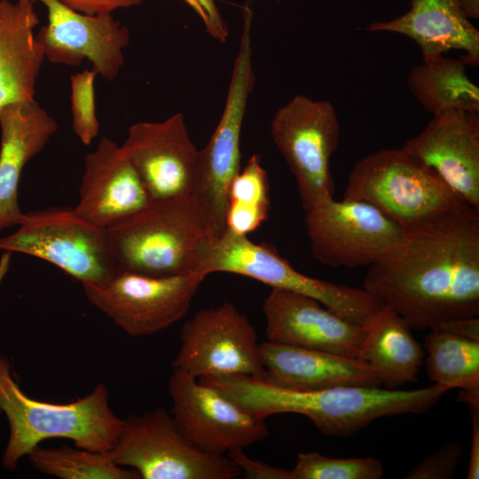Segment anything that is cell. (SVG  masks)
<instances>
[{"mask_svg":"<svg viewBox=\"0 0 479 479\" xmlns=\"http://www.w3.org/2000/svg\"><path fill=\"white\" fill-rule=\"evenodd\" d=\"M170 414L186 438L200 450L226 455L269 435L264 419L243 408L217 389L173 370L169 381Z\"/></svg>","mask_w":479,"mask_h":479,"instance_id":"14","label":"cell"},{"mask_svg":"<svg viewBox=\"0 0 479 479\" xmlns=\"http://www.w3.org/2000/svg\"><path fill=\"white\" fill-rule=\"evenodd\" d=\"M363 288L411 328L479 315V209L466 205L403 239L368 266Z\"/></svg>","mask_w":479,"mask_h":479,"instance_id":"1","label":"cell"},{"mask_svg":"<svg viewBox=\"0 0 479 479\" xmlns=\"http://www.w3.org/2000/svg\"><path fill=\"white\" fill-rule=\"evenodd\" d=\"M313 257L330 267L370 266L404 237L405 231L362 200L322 201L305 210Z\"/></svg>","mask_w":479,"mask_h":479,"instance_id":"13","label":"cell"},{"mask_svg":"<svg viewBox=\"0 0 479 479\" xmlns=\"http://www.w3.org/2000/svg\"><path fill=\"white\" fill-rule=\"evenodd\" d=\"M253 12L243 8V26L221 118L207 145L199 150L192 195L208 216L217 236L225 230L228 192L240 170V136L255 85L252 46Z\"/></svg>","mask_w":479,"mask_h":479,"instance_id":"8","label":"cell"},{"mask_svg":"<svg viewBox=\"0 0 479 479\" xmlns=\"http://www.w3.org/2000/svg\"><path fill=\"white\" fill-rule=\"evenodd\" d=\"M462 455L461 444L454 442L444 443L435 452L412 467L405 475V479L452 478Z\"/></svg>","mask_w":479,"mask_h":479,"instance_id":"31","label":"cell"},{"mask_svg":"<svg viewBox=\"0 0 479 479\" xmlns=\"http://www.w3.org/2000/svg\"><path fill=\"white\" fill-rule=\"evenodd\" d=\"M106 232L120 270L151 276L197 274L218 238L192 194L152 201Z\"/></svg>","mask_w":479,"mask_h":479,"instance_id":"3","label":"cell"},{"mask_svg":"<svg viewBox=\"0 0 479 479\" xmlns=\"http://www.w3.org/2000/svg\"><path fill=\"white\" fill-rule=\"evenodd\" d=\"M192 9L194 10V12L199 15V17L202 20L206 28H208V18L201 9V7L194 1V0H184Z\"/></svg>","mask_w":479,"mask_h":479,"instance_id":"38","label":"cell"},{"mask_svg":"<svg viewBox=\"0 0 479 479\" xmlns=\"http://www.w3.org/2000/svg\"><path fill=\"white\" fill-rule=\"evenodd\" d=\"M263 380L295 390L380 387L375 372L356 357L271 342L260 343Z\"/></svg>","mask_w":479,"mask_h":479,"instance_id":"20","label":"cell"},{"mask_svg":"<svg viewBox=\"0 0 479 479\" xmlns=\"http://www.w3.org/2000/svg\"><path fill=\"white\" fill-rule=\"evenodd\" d=\"M472 422V437L467 479L479 478V404L469 406Z\"/></svg>","mask_w":479,"mask_h":479,"instance_id":"34","label":"cell"},{"mask_svg":"<svg viewBox=\"0 0 479 479\" xmlns=\"http://www.w3.org/2000/svg\"><path fill=\"white\" fill-rule=\"evenodd\" d=\"M466 66L461 59L444 55L423 59L408 72L409 90L433 115L451 110L479 113V87L467 76Z\"/></svg>","mask_w":479,"mask_h":479,"instance_id":"25","label":"cell"},{"mask_svg":"<svg viewBox=\"0 0 479 479\" xmlns=\"http://www.w3.org/2000/svg\"><path fill=\"white\" fill-rule=\"evenodd\" d=\"M226 455L236 464L240 472L250 479H295L293 470L276 467L255 460L245 454L243 449H234Z\"/></svg>","mask_w":479,"mask_h":479,"instance_id":"32","label":"cell"},{"mask_svg":"<svg viewBox=\"0 0 479 479\" xmlns=\"http://www.w3.org/2000/svg\"><path fill=\"white\" fill-rule=\"evenodd\" d=\"M402 148L479 209V113L451 110L433 115Z\"/></svg>","mask_w":479,"mask_h":479,"instance_id":"17","label":"cell"},{"mask_svg":"<svg viewBox=\"0 0 479 479\" xmlns=\"http://www.w3.org/2000/svg\"><path fill=\"white\" fill-rule=\"evenodd\" d=\"M205 12L208 26V31L216 39L224 42L228 36V31L223 21L214 0H194Z\"/></svg>","mask_w":479,"mask_h":479,"instance_id":"36","label":"cell"},{"mask_svg":"<svg viewBox=\"0 0 479 479\" xmlns=\"http://www.w3.org/2000/svg\"><path fill=\"white\" fill-rule=\"evenodd\" d=\"M35 0H0V110L35 100V84L45 59L34 30Z\"/></svg>","mask_w":479,"mask_h":479,"instance_id":"23","label":"cell"},{"mask_svg":"<svg viewBox=\"0 0 479 479\" xmlns=\"http://www.w3.org/2000/svg\"><path fill=\"white\" fill-rule=\"evenodd\" d=\"M199 380L262 419L276 413L302 414L331 436H349L381 417L424 413L449 390L432 384L409 390L343 386L304 391L248 376Z\"/></svg>","mask_w":479,"mask_h":479,"instance_id":"2","label":"cell"},{"mask_svg":"<svg viewBox=\"0 0 479 479\" xmlns=\"http://www.w3.org/2000/svg\"><path fill=\"white\" fill-rule=\"evenodd\" d=\"M444 331L467 339L479 341V318L469 317L458 318L443 324L437 330Z\"/></svg>","mask_w":479,"mask_h":479,"instance_id":"35","label":"cell"},{"mask_svg":"<svg viewBox=\"0 0 479 479\" xmlns=\"http://www.w3.org/2000/svg\"><path fill=\"white\" fill-rule=\"evenodd\" d=\"M292 470L295 479H380L384 474L376 458H331L316 452L298 453Z\"/></svg>","mask_w":479,"mask_h":479,"instance_id":"29","label":"cell"},{"mask_svg":"<svg viewBox=\"0 0 479 479\" xmlns=\"http://www.w3.org/2000/svg\"><path fill=\"white\" fill-rule=\"evenodd\" d=\"M38 1L48 12L47 24L36 35L48 60L74 66L87 59L107 81L118 75L124 64L123 50L130 42L126 26L111 14L88 15L59 0Z\"/></svg>","mask_w":479,"mask_h":479,"instance_id":"16","label":"cell"},{"mask_svg":"<svg viewBox=\"0 0 479 479\" xmlns=\"http://www.w3.org/2000/svg\"><path fill=\"white\" fill-rule=\"evenodd\" d=\"M31 465L41 473L60 479H138L130 468L115 464L108 452L75 446L34 448L28 454Z\"/></svg>","mask_w":479,"mask_h":479,"instance_id":"28","label":"cell"},{"mask_svg":"<svg viewBox=\"0 0 479 479\" xmlns=\"http://www.w3.org/2000/svg\"><path fill=\"white\" fill-rule=\"evenodd\" d=\"M343 199L373 205L404 231L468 205L402 146L359 160L349 174Z\"/></svg>","mask_w":479,"mask_h":479,"instance_id":"5","label":"cell"},{"mask_svg":"<svg viewBox=\"0 0 479 479\" xmlns=\"http://www.w3.org/2000/svg\"><path fill=\"white\" fill-rule=\"evenodd\" d=\"M153 200L122 146L103 137L87 153L75 212L106 230L137 214Z\"/></svg>","mask_w":479,"mask_h":479,"instance_id":"19","label":"cell"},{"mask_svg":"<svg viewBox=\"0 0 479 479\" xmlns=\"http://www.w3.org/2000/svg\"><path fill=\"white\" fill-rule=\"evenodd\" d=\"M269 211L268 175L260 155L252 154L230 185L225 229L247 236L268 218Z\"/></svg>","mask_w":479,"mask_h":479,"instance_id":"27","label":"cell"},{"mask_svg":"<svg viewBox=\"0 0 479 479\" xmlns=\"http://www.w3.org/2000/svg\"><path fill=\"white\" fill-rule=\"evenodd\" d=\"M0 129V230H3L19 224L23 216L18 200L21 172L55 134L58 123L32 100L1 109Z\"/></svg>","mask_w":479,"mask_h":479,"instance_id":"21","label":"cell"},{"mask_svg":"<svg viewBox=\"0 0 479 479\" xmlns=\"http://www.w3.org/2000/svg\"><path fill=\"white\" fill-rule=\"evenodd\" d=\"M0 412L9 422L10 435L3 464L10 470L34 448L51 438L72 440L77 447L107 452L114 446L123 420L112 410L105 384L88 395L57 404L27 396L14 381L11 363L0 355Z\"/></svg>","mask_w":479,"mask_h":479,"instance_id":"4","label":"cell"},{"mask_svg":"<svg viewBox=\"0 0 479 479\" xmlns=\"http://www.w3.org/2000/svg\"><path fill=\"white\" fill-rule=\"evenodd\" d=\"M96 70L85 69L74 74L71 78L72 126L75 134L86 145H90L98 134L96 114L94 81Z\"/></svg>","mask_w":479,"mask_h":479,"instance_id":"30","label":"cell"},{"mask_svg":"<svg viewBox=\"0 0 479 479\" xmlns=\"http://www.w3.org/2000/svg\"><path fill=\"white\" fill-rule=\"evenodd\" d=\"M462 6L469 19L479 18V0H462Z\"/></svg>","mask_w":479,"mask_h":479,"instance_id":"37","label":"cell"},{"mask_svg":"<svg viewBox=\"0 0 479 479\" xmlns=\"http://www.w3.org/2000/svg\"><path fill=\"white\" fill-rule=\"evenodd\" d=\"M215 272L248 277L266 284L318 300L342 318L363 326L381 306L364 288H354L309 277L295 270L268 244H257L247 236L228 230L214 241L197 273L205 279Z\"/></svg>","mask_w":479,"mask_h":479,"instance_id":"6","label":"cell"},{"mask_svg":"<svg viewBox=\"0 0 479 479\" xmlns=\"http://www.w3.org/2000/svg\"><path fill=\"white\" fill-rule=\"evenodd\" d=\"M121 146L153 201L192 193L199 150L183 114L131 124Z\"/></svg>","mask_w":479,"mask_h":479,"instance_id":"15","label":"cell"},{"mask_svg":"<svg viewBox=\"0 0 479 479\" xmlns=\"http://www.w3.org/2000/svg\"><path fill=\"white\" fill-rule=\"evenodd\" d=\"M268 342L356 357L364 327L351 323L318 300L271 288L263 303Z\"/></svg>","mask_w":479,"mask_h":479,"instance_id":"18","label":"cell"},{"mask_svg":"<svg viewBox=\"0 0 479 479\" xmlns=\"http://www.w3.org/2000/svg\"><path fill=\"white\" fill-rule=\"evenodd\" d=\"M73 10L88 15H107L119 8L139 4L142 0H59Z\"/></svg>","mask_w":479,"mask_h":479,"instance_id":"33","label":"cell"},{"mask_svg":"<svg viewBox=\"0 0 479 479\" xmlns=\"http://www.w3.org/2000/svg\"><path fill=\"white\" fill-rule=\"evenodd\" d=\"M18 225L16 232L0 238V250L49 262L81 285L104 284L120 271L106 230L74 209L49 208L23 213Z\"/></svg>","mask_w":479,"mask_h":479,"instance_id":"7","label":"cell"},{"mask_svg":"<svg viewBox=\"0 0 479 479\" xmlns=\"http://www.w3.org/2000/svg\"><path fill=\"white\" fill-rule=\"evenodd\" d=\"M107 452L115 464L143 479H234L241 474L227 455L208 453L192 444L161 408L123 420Z\"/></svg>","mask_w":479,"mask_h":479,"instance_id":"9","label":"cell"},{"mask_svg":"<svg viewBox=\"0 0 479 479\" xmlns=\"http://www.w3.org/2000/svg\"><path fill=\"white\" fill-rule=\"evenodd\" d=\"M424 345L426 372L433 384L459 388L460 401L468 406L479 404V341L431 331Z\"/></svg>","mask_w":479,"mask_h":479,"instance_id":"26","label":"cell"},{"mask_svg":"<svg viewBox=\"0 0 479 479\" xmlns=\"http://www.w3.org/2000/svg\"><path fill=\"white\" fill-rule=\"evenodd\" d=\"M366 30L405 35L420 47L423 59L459 50L467 65L479 63V31L466 14L462 0H412L404 14L371 23Z\"/></svg>","mask_w":479,"mask_h":479,"instance_id":"22","label":"cell"},{"mask_svg":"<svg viewBox=\"0 0 479 479\" xmlns=\"http://www.w3.org/2000/svg\"><path fill=\"white\" fill-rule=\"evenodd\" d=\"M203 278L151 276L120 270L101 285H82L87 300L130 336L156 334L188 311Z\"/></svg>","mask_w":479,"mask_h":479,"instance_id":"11","label":"cell"},{"mask_svg":"<svg viewBox=\"0 0 479 479\" xmlns=\"http://www.w3.org/2000/svg\"><path fill=\"white\" fill-rule=\"evenodd\" d=\"M363 327L356 358L375 372L385 389H396L418 380L425 353L393 309L382 304Z\"/></svg>","mask_w":479,"mask_h":479,"instance_id":"24","label":"cell"},{"mask_svg":"<svg viewBox=\"0 0 479 479\" xmlns=\"http://www.w3.org/2000/svg\"><path fill=\"white\" fill-rule=\"evenodd\" d=\"M180 342L173 370L197 379L264 378L255 329L231 302L197 311L184 324Z\"/></svg>","mask_w":479,"mask_h":479,"instance_id":"12","label":"cell"},{"mask_svg":"<svg viewBox=\"0 0 479 479\" xmlns=\"http://www.w3.org/2000/svg\"><path fill=\"white\" fill-rule=\"evenodd\" d=\"M340 133L336 110L327 100L297 94L273 115L271 137L295 178L304 211L334 198L330 160Z\"/></svg>","mask_w":479,"mask_h":479,"instance_id":"10","label":"cell"}]
</instances>
